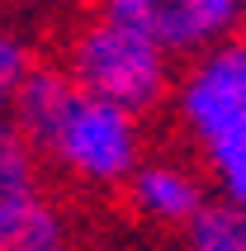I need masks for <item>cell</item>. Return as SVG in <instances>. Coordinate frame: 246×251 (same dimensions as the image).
Here are the masks:
<instances>
[{
	"mask_svg": "<svg viewBox=\"0 0 246 251\" xmlns=\"http://www.w3.org/2000/svg\"><path fill=\"white\" fill-rule=\"evenodd\" d=\"M166 104L204 166L208 195L246 209V33L190 57Z\"/></svg>",
	"mask_w": 246,
	"mask_h": 251,
	"instance_id": "cell-1",
	"label": "cell"
},
{
	"mask_svg": "<svg viewBox=\"0 0 246 251\" xmlns=\"http://www.w3.org/2000/svg\"><path fill=\"white\" fill-rule=\"evenodd\" d=\"M57 67L81 95L104 100L114 109H128L137 119L161 109L171 100V85H175V62L156 43L104 19L99 10L67 33Z\"/></svg>",
	"mask_w": 246,
	"mask_h": 251,
	"instance_id": "cell-2",
	"label": "cell"
},
{
	"mask_svg": "<svg viewBox=\"0 0 246 251\" xmlns=\"http://www.w3.org/2000/svg\"><path fill=\"white\" fill-rule=\"evenodd\" d=\"M33 156L43 161V171L52 166L76 190L114 195L142 166V156H147V128H142L137 114L114 109L104 100H90V95L76 90L67 100V109L52 119V128L38 138Z\"/></svg>",
	"mask_w": 246,
	"mask_h": 251,
	"instance_id": "cell-3",
	"label": "cell"
},
{
	"mask_svg": "<svg viewBox=\"0 0 246 251\" xmlns=\"http://www.w3.org/2000/svg\"><path fill=\"white\" fill-rule=\"evenodd\" d=\"M99 14L156 43L171 62L237 33V0H99Z\"/></svg>",
	"mask_w": 246,
	"mask_h": 251,
	"instance_id": "cell-4",
	"label": "cell"
},
{
	"mask_svg": "<svg viewBox=\"0 0 246 251\" xmlns=\"http://www.w3.org/2000/svg\"><path fill=\"white\" fill-rule=\"evenodd\" d=\"M123 199L147 227L185 232L208 209L213 195H208V180L199 176V166L180 161V156H142V166L123 185Z\"/></svg>",
	"mask_w": 246,
	"mask_h": 251,
	"instance_id": "cell-5",
	"label": "cell"
},
{
	"mask_svg": "<svg viewBox=\"0 0 246 251\" xmlns=\"http://www.w3.org/2000/svg\"><path fill=\"white\" fill-rule=\"evenodd\" d=\"M48 195H52V190H48L43 161L33 156V147L14 133L10 119H0V242L10 237Z\"/></svg>",
	"mask_w": 246,
	"mask_h": 251,
	"instance_id": "cell-6",
	"label": "cell"
},
{
	"mask_svg": "<svg viewBox=\"0 0 246 251\" xmlns=\"http://www.w3.org/2000/svg\"><path fill=\"white\" fill-rule=\"evenodd\" d=\"M0 251H85V237H81L76 213L57 195H48L10 237L0 242Z\"/></svg>",
	"mask_w": 246,
	"mask_h": 251,
	"instance_id": "cell-7",
	"label": "cell"
},
{
	"mask_svg": "<svg viewBox=\"0 0 246 251\" xmlns=\"http://www.w3.org/2000/svg\"><path fill=\"white\" fill-rule=\"evenodd\" d=\"M190 251H246V209L208 199V209L185 227Z\"/></svg>",
	"mask_w": 246,
	"mask_h": 251,
	"instance_id": "cell-8",
	"label": "cell"
},
{
	"mask_svg": "<svg viewBox=\"0 0 246 251\" xmlns=\"http://www.w3.org/2000/svg\"><path fill=\"white\" fill-rule=\"evenodd\" d=\"M28 71H33V48L24 43L19 28H10L0 19V119L10 114V100H14V90L24 85Z\"/></svg>",
	"mask_w": 246,
	"mask_h": 251,
	"instance_id": "cell-9",
	"label": "cell"
},
{
	"mask_svg": "<svg viewBox=\"0 0 246 251\" xmlns=\"http://www.w3.org/2000/svg\"><path fill=\"white\" fill-rule=\"evenodd\" d=\"M237 33H246V0H237Z\"/></svg>",
	"mask_w": 246,
	"mask_h": 251,
	"instance_id": "cell-10",
	"label": "cell"
}]
</instances>
